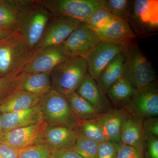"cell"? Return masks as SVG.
Masks as SVG:
<instances>
[{
    "mask_svg": "<svg viewBox=\"0 0 158 158\" xmlns=\"http://www.w3.org/2000/svg\"><path fill=\"white\" fill-rule=\"evenodd\" d=\"M98 143L77 135L73 149L83 158H98Z\"/></svg>",
    "mask_w": 158,
    "mask_h": 158,
    "instance_id": "obj_29",
    "label": "cell"
},
{
    "mask_svg": "<svg viewBox=\"0 0 158 158\" xmlns=\"http://www.w3.org/2000/svg\"><path fill=\"white\" fill-rule=\"evenodd\" d=\"M40 97L23 90H15L0 103V112L13 113L34 107L39 104Z\"/></svg>",
    "mask_w": 158,
    "mask_h": 158,
    "instance_id": "obj_22",
    "label": "cell"
},
{
    "mask_svg": "<svg viewBox=\"0 0 158 158\" xmlns=\"http://www.w3.org/2000/svg\"><path fill=\"white\" fill-rule=\"evenodd\" d=\"M128 23L136 36L146 37L156 33L158 28V1H134Z\"/></svg>",
    "mask_w": 158,
    "mask_h": 158,
    "instance_id": "obj_7",
    "label": "cell"
},
{
    "mask_svg": "<svg viewBox=\"0 0 158 158\" xmlns=\"http://www.w3.org/2000/svg\"><path fill=\"white\" fill-rule=\"evenodd\" d=\"M102 41L95 31L85 23H81L62 44L69 57L86 59Z\"/></svg>",
    "mask_w": 158,
    "mask_h": 158,
    "instance_id": "obj_9",
    "label": "cell"
},
{
    "mask_svg": "<svg viewBox=\"0 0 158 158\" xmlns=\"http://www.w3.org/2000/svg\"><path fill=\"white\" fill-rule=\"evenodd\" d=\"M69 58L62 44L37 49L21 73H45L51 71L59 63Z\"/></svg>",
    "mask_w": 158,
    "mask_h": 158,
    "instance_id": "obj_10",
    "label": "cell"
},
{
    "mask_svg": "<svg viewBox=\"0 0 158 158\" xmlns=\"http://www.w3.org/2000/svg\"><path fill=\"white\" fill-rule=\"evenodd\" d=\"M147 154L148 158H158V138L146 135Z\"/></svg>",
    "mask_w": 158,
    "mask_h": 158,
    "instance_id": "obj_35",
    "label": "cell"
},
{
    "mask_svg": "<svg viewBox=\"0 0 158 158\" xmlns=\"http://www.w3.org/2000/svg\"><path fill=\"white\" fill-rule=\"evenodd\" d=\"M1 119L4 133L44 121L43 116L39 104L34 107L18 112L1 113Z\"/></svg>",
    "mask_w": 158,
    "mask_h": 158,
    "instance_id": "obj_16",
    "label": "cell"
},
{
    "mask_svg": "<svg viewBox=\"0 0 158 158\" xmlns=\"http://www.w3.org/2000/svg\"><path fill=\"white\" fill-rule=\"evenodd\" d=\"M130 116L145 119L158 115V88L156 81L136 90L123 108Z\"/></svg>",
    "mask_w": 158,
    "mask_h": 158,
    "instance_id": "obj_8",
    "label": "cell"
},
{
    "mask_svg": "<svg viewBox=\"0 0 158 158\" xmlns=\"http://www.w3.org/2000/svg\"><path fill=\"white\" fill-rule=\"evenodd\" d=\"M33 52L16 32L1 43L0 78L18 75L30 61Z\"/></svg>",
    "mask_w": 158,
    "mask_h": 158,
    "instance_id": "obj_2",
    "label": "cell"
},
{
    "mask_svg": "<svg viewBox=\"0 0 158 158\" xmlns=\"http://www.w3.org/2000/svg\"><path fill=\"white\" fill-rule=\"evenodd\" d=\"M74 114L81 121H90L101 116L87 100L76 92L66 96Z\"/></svg>",
    "mask_w": 158,
    "mask_h": 158,
    "instance_id": "obj_24",
    "label": "cell"
},
{
    "mask_svg": "<svg viewBox=\"0 0 158 158\" xmlns=\"http://www.w3.org/2000/svg\"><path fill=\"white\" fill-rule=\"evenodd\" d=\"M81 23L66 16L53 17L35 50L63 43Z\"/></svg>",
    "mask_w": 158,
    "mask_h": 158,
    "instance_id": "obj_12",
    "label": "cell"
},
{
    "mask_svg": "<svg viewBox=\"0 0 158 158\" xmlns=\"http://www.w3.org/2000/svg\"><path fill=\"white\" fill-rule=\"evenodd\" d=\"M143 127L146 135L152 136L158 138V118L150 117L145 118L143 122Z\"/></svg>",
    "mask_w": 158,
    "mask_h": 158,
    "instance_id": "obj_34",
    "label": "cell"
},
{
    "mask_svg": "<svg viewBox=\"0 0 158 158\" xmlns=\"http://www.w3.org/2000/svg\"><path fill=\"white\" fill-rule=\"evenodd\" d=\"M0 158H18L17 151L0 143Z\"/></svg>",
    "mask_w": 158,
    "mask_h": 158,
    "instance_id": "obj_37",
    "label": "cell"
},
{
    "mask_svg": "<svg viewBox=\"0 0 158 158\" xmlns=\"http://www.w3.org/2000/svg\"><path fill=\"white\" fill-rule=\"evenodd\" d=\"M128 114L123 108L112 110L94 119L108 141L119 143L122 128Z\"/></svg>",
    "mask_w": 158,
    "mask_h": 158,
    "instance_id": "obj_18",
    "label": "cell"
},
{
    "mask_svg": "<svg viewBox=\"0 0 158 158\" xmlns=\"http://www.w3.org/2000/svg\"><path fill=\"white\" fill-rule=\"evenodd\" d=\"M119 19L103 7L95 11L85 23L93 31H97Z\"/></svg>",
    "mask_w": 158,
    "mask_h": 158,
    "instance_id": "obj_28",
    "label": "cell"
},
{
    "mask_svg": "<svg viewBox=\"0 0 158 158\" xmlns=\"http://www.w3.org/2000/svg\"><path fill=\"white\" fill-rule=\"evenodd\" d=\"M116 158H144V156L135 148L119 142Z\"/></svg>",
    "mask_w": 158,
    "mask_h": 158,
    "instance_id": "obj_33",
    "label": "cell"
},
{
    "mask_svg": "<svg viewBox=\"0 0 158 158\" xmlns=\"http://www.w3.org/2000/svg\"><path fill=\"white\" fill-rule=\"evenodd\" d=\"M75 130L78 135L98 144L108 141L101 128L94 119L90 121H82Z\"/></svg>",
    "mask_w": 158,
    "mask_h": 158,
    "instance_id": "obj_27",
    "label": "cell"
},
{
    "mask_svg": "<svg viewBox=\"0 0 158 158\" xmlns=\"http://www.w3.org/2000/svg\"><path fill=\"white\" fill-rule=\"evenodd\" d=\"M52 89L50 73H20L17 76V90L42 96Z\"/></svg>",
    "mask_w": 158,
    "mask_h": 158,
    "instance_id": "obj_20",
    "label": "cell"
},
{
    "mask_svg": "<svg viewBox=\"0 0 158 158\" xmlns=\"http://www.w3.org/2000/svg\"><path fill=\"white\" fill-rule=\"evenodd\" d=\"M0 30H1V29H0Z\"/></svg>",
    "mask_w": 158,
    "mask_h": 158,
    "instance_id": "obj_40",
    "label": "cell"
},
{
    "mask_svg": "<svg viewBox=\"0 0 158 158\" xmlns=\"http://www.w3.org/2000/svg\"><path fill=\"white\" fill-rule=\"evenodd\" d=\"M119 143L107 141L99 144L98 158H116Z\"/></svg>",
    "mask_w": 158,
    "mask_h": 158,
    "instance_id": "obj_32",
    "label": "cell"
},
{
    "mask_svg": "<svg viewBox=\"0 0 158 158\" xmlns=\"http://www.w3.org/2000/svg\"><path fill=\"white\" fill-rule=\"evenodd\" d=\"M48 126L44 120L37 124L11 130L4 134L0 143L16 150L42 143Z\"/></svg>",
    "mask_w": 158,
    "mask_h": 158,
    "instance_id": "obj_11",
    "label": "cell"
},
{
    "mask_svg": "<svg viewBox=\"0 0 158 158\" xmlns=\"http://www.w3.org/2000/svg\"><path fill=\"white\" fill-rule=\"evenodd\" d=\"M144 119L128 115L122 128L120 142L127 144L143 152L146 135L143 127Z\"/></svg>",
    "mask_w": 158,
    "mask_h": 158,
    "instance_id": "obj_19",
    "label": "cell"
},
{
    "mask_svg": "<svg viewBox=\"0 0 158 158\" xmlns=\"http://www.w3.org/2000/svg\"><path fill=\"white\" fill-rule=\"evenodd\" d=\"M39 105L49 126L75 130L82 121L72 110L67 97L53 89L40 97Z\"/></svg>",
    "mask_w": 158,
    "mask_h": 158,
    "instance_id": "obj_1",
    "label": "cell"
},
{
    "mask_svg": "<svg viewBox=\"0 0 158 158\" xmlns=\"http://www.w3.org/2000/svg\"><path fill=\"white\" fill-rule=\"evenodd\" d=\"M126 47L102 41L85 59L88 73L97 82L104 69Z\"/></svg>",
    "mask_w": 158,
    "mask_h": 158,
    "instance_id": "obj_13",
    "label": "cell"
},
{
    "mask_svg": "<svg viewBox=\"0 0 158 158\" xmlns=\"http://www.w3.org/2000/svg\"><path fill=\"white\" fill-rule=\"evenodd\" d=\"M77 137L75 130L62 127H47L43 142L51 150H58L71 148Z\"/></svg>",
    "mask_w": 158,
    "mask_h": 158,
    "instance_id": "obj_21",
    "label": "cell"
},
{
    "mask_svg": "<svg viewBox=\"0 0 158 158\" xmlns=\"http://www.w3.org/2000/svg\"><path fill=\"white\" fill-rule=\"evenodd\" d=\"M4 133L3 131L2 127V119H1V113L0 112V140L2 138Z\"/></svg>",
    "mask_w": 158,
    "mask_h": 158,
    "instance_id": "obj_39",
    "label": "cell"
},
{
    "mask_svg": "<svg viewBox=\"0 0 158 158\" xmlns=\"http://www.w3.org/2000/svg\"><path fill=\"white\" fill-rule=\"evenodd\" d=\"M15 32H9L0 30V43L11 37Z\"/></svg>",
    "mask_w": 158,
    "mask_h": 158,
    "instance_id": "obj_38",
    "label": "cell"
},
{
    "mask_svg": "<svg viewBox=\"0 0 158 158\" xmlns=\"http://www.w3.org/2000/svg\"><path fill=\"white\" fill-rule=\"evenodd\" d=\"M52 18L50 12L42 5L41 0H37L24 15L16 32L34 51Z\"/></svg>",
    "mask_w": 158,
    "mask_h": 158,
    "instance_id": "obj_5",
    "label": "cell"
},
{
    "mask_svg": "<svg viewBox=\"0 0 158 158\" xmlns=\"http://www.w3.org/2000/svg\"><path fill=\"white\" fill-rule=\"evenodd\" d=\"M95 31L102 41L123 46L129 45L137 37L128 22L120 19Z\"/></svg>",
    "mask_w": 158,
    "mask_h": 158,
    "instance_id": "obj_17",
    "label": "cell"
},
{
    "mask_svg": "<svg viewBox=\"0 0 158 158\" xmlns=\"http://www.w3.org/2000/svg\"><path fill=\"white\" fill-rule=\"evenodd\" d=\"M17 76L0 78V103L10 94L17 90Z\"/></svg>",
    "mask_w": 158,
    "mask_h": 158,
    "instance_id": "obj_31",
    "label": "cell"
},
{
    "mask_svg": "<svg viewBox=\"0 0 158 158\" xmlns=\"http://www.w3.org/2000/svg\"><path fill=\"white\" fill-rule=\"evenodd\" d=\"M37 0H0V29L15 32L24 15Z\"/></svg>",
    "mask_w": 158,
    "mask_h": 158,
    "instance_id": "obj_14",
    "label": "cell"
},
{
    "mask_svg": "<svg viewBox=\"0 0 158 158\" xmlns=\"http://www.w3.org/2000/svg\"><path fill=\"white\" fill-rule=\"evenodd\" d=\"M136 89L122 77L113 84L108 89L107 94L115 103H124L129 101L136 91Z\"/></svg>",
    "mask_w": 158,
    "mask_h": 158,
    "instance_id": "obj_25",
    "label": "cell"
},
{
    "mask_svg": "<svg viewBox=\"0 0 158 158\" xmlns=\"http://www.w3.org/2000/svg\"><path fill=\"white\" fill-rule=\"evenodd\" d=\"M51 158H83L72 148L53 151Z\"/></svg>",
    "mask_w": 158,
    "mask_h": 158,
    "instance_id": "obj_36",
    "label": "cell"
},
{
    "mask_svg": "<svg viewBox=\"0 0 158 158\" xmlns=\"http://www.w3.org/2000/svg\"><path fill=\"white\" fill-rule=\"evenodd\" d=\"M16 151L18 158H51L52 152L43 142Z\"/></svg>",
    "mask_w": 158,
    "mask_h": 158,
    "instance_id": "obj_30",
    "label": "cell"
},
{
    "mask_svg": "<svg viewBox=\"0 0 158 158\" xmlns=\"http://www.w3.org/2000/svg\"><path fill=\"white\" fill-rule=\"evenodd\" d=\"M133 4L131 0H105L104 8L115 17L128 22Z\"/></svg>",
    "mask_w": 158,
    "mask_h": 158,
    "instance_id": "obj_26",
    "label": "cell"
},
{
    "mask_svg": "<svg viewBox=\"0 0 158 158\" xmlns=\"http://www.w3.org/2000/svg\"><path fill=\"white\" fill-rule=\"evenodd\" d=\"M125 59L123 52L116 56L102 72L97 83L106 94L110 87L123 76Z\"/></svg>",
    "mask_w": 158,
    "mask_h": 158,
    "instance_id": "obj_23",
    "label": "cell"
},
{
    "mask_svg": "<svg viewBox=\"0 0 158 158\" xmlns=\"http://www.w3.org/2000/svg\"><path fill=\"white\" fill-rule=\"evenodd\" d=\"M41 2L53 17L66 16L86 23L95 11L104 7L105 0H41Z\"/></svg>",
    "mask_w": 158,
    "mask_h": 158,
    "instance_id": "obj_6",
    "label": "cell"
},
{
    "mask_svg": "<svg viewBox=\"0 0 158 158\" xmlns=\"http://www.w3.org/2000/svg\"><path fill=\"white\" fill-rule=\"evenodd\" d=\"M123 77L136 90L156 81V73L151 63L139 48L135 40L126 47Z\"/></svg>",
    "mask_w": 158,
    "mask_h": 158,
    "instance_id": "obj_4",
    "label": "cell"
},
{
    "mask_svg": "<svg viewBox=\"0 0 158 158\" xmlns=\"http://www.w3.org/2000/svg\"><path fill=\"white\" fill-rule=\"evenodd\" d=\"M88 73L86 59L69 57L50 73L52 88L67 96L75 92Z\"/></svg>",
    "mask_w": 158,
    "mask_h": 158,
    "instance_id": "obj_3",
    "label": "cell"
},
{
    "mask_svg": "<svg viewBox=\"0 0 158 158\" xmlns=\"http://www.w3.org/2000/svg\"><path fill=\"white\" fill-rule=\"evenodd\" d=\"M75 92L87 100L100 115L113 110L106 94L88 73Z\"/></svg>",
    "mask_w": 158,
    "mask_h": 158,
    "instance_id": "obj_15",
    "label": "cell"
}]
</instances>
